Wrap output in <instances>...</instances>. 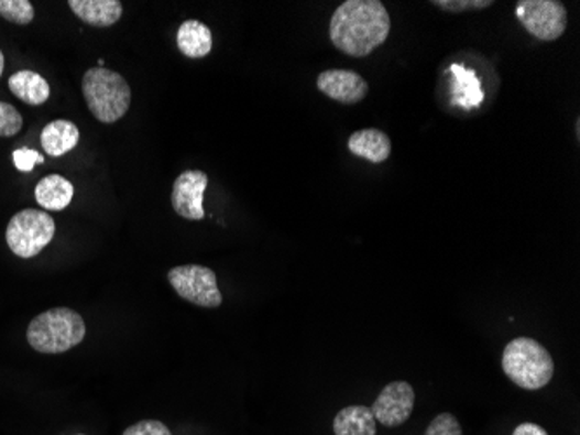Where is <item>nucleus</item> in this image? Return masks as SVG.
<instances>
[{
	"label": "nucleus",
	"mask_w": 580,
	"mask_h": 435,
	"mask_svg": "<svg viewBox=\"0 0 580 435\" xmlns=\"http://www.w3.org/2000/svg\"><path fill=\"white\" fill-rule=\"evenodd\" d=\"M77 435H84V434H77Z\"/></svg>",
	"instance_id": "bb28decb"
},
{
	"label": "nucleus",
	"mask_w": 580,
	"mask_h": 435,
	"mask_svg": "<svg viewBox=\"0 0 580 435\" xmlns=\"http://www.w3.org/2000/svg\"><path fill=\"white\" fill-rule=\"evenodd\" d=\"M431 6H437L447 13H466V11H480V9L494 6L492 0H433Z\"/></svg>",
	"instance_id": "412c9836"
},
{
	"label": "nucleus",
	"mask_w": 580,
	"mask_h": 435,
	"mask_svg": "<svg viewBox=\"0 0 580 435\" xmlns=\"http://www.w3.org/2000/svg\"><path fill=\"white\" fill-rule=\"evenodd\" d=\"M348 150L357 157L365 159L372 164H381L392 155V140L381 129H360L348 140Z\"/></svg>",
	"instance_id": "9b49d317"
},
{
	"label": "nucleus",
	"mask_w": 580,
	"mask_h": 435,
	"mask_svg": "<svg viewBox=\"0 0 580 435\" xmlns=\"http://www.w3.org/2000/svg\"><path fill=\"white\" fill-rule=\"evenodd\" d=\"M513 435H549L548 432L539 427L537 423H519Z\"/></svg>",
	"instance_id": "393cba45"
},
{
	"label": "nucleus",
	"mask_w": 580,
	"mask_h": 435,
	"mask_svg": "<svg viewBox=\"0 0 580 435\" xmlns=\"http://www.w3.org/2000/svg\"><path fill=\"white\" fill-rule=\"evenodd\" d=\"M167 279L177 295L197 307L218 308L222 303L215 270L203 265L174 267Z\"/></svg>",
	"instance_id": "0eeeda50"
},
{
	"label": "nucleus",
	"mask_w": 580,
	"mask_h": 435,
	"mask_svg": "<svg viewBox=\"0 0 580 435\" xmlns=\"http://www.w3.org/2000/svg\"><path fill=\"white\" fill-rule=\"evenodd\" d=\"M336 435H377L374 413L366 406H348L333 418Z\"/></svg>",
	"instance_id": "f3484780"
},
{
	"label": "nucleus",
	"mask_w": 580,
	"mask_h": 435,
	"mask_svg": "<svg viewBox=\"0 0 580 435\" xmlns=\"http://www.w3.org/2000/svg\"><path fill=\"white\" fill-rule=\"evenodd\" d=\"M502 369L515 385L539 390L548 385L555 374L551 354L534 338H515L502 352Z\"/></svg>",
	"instance_id": "7ed1b4c3"
},
{
	"label": "nucleus",
	"mask_w": 580,
	"mask_h": 435,
	"mask_svg": "<svg viewBox=\"0 0 580 435\" xmlns=\"http://www.w3.org/2000/svg\"><path fill=\"white\" fill-rule=\"evenodd\" d=\"M56 233L53 216L41 209H23L9 220L6 242L20 258H33L47 248Z\"/></svg>",
	"instance_id": "39448f33"
},
{
	"label": "nucleus",
	"mask_w": 580,
	"mask_h": 435,
	"mask_svg": "<svg viewBox=\"0 0 580 435\" xmlns=\"http://www.w3.org/2000/svg\"><path fill=\"white\" fill-rule=\"evenodd\" d=\"M9 89L17 96L18 100L26 105L46 104L50 100L51 87L42 75L32 70H20L9 77Z\"/></svg>",
	"instance_id": "dca6fc26"
},
{
	"label": "nucleus",
	"mask_w": 580,
	"mask_h": 435,
	"mask_svg": "<svg viewBox=\"0 0 580 435\" xmlns=\"http://www.w3.org/2000/svg\"><path fill=\"white\" fill-rule=\"evenodd\" d=\"M176 42L186 58H206L212 51V32L203 21L186 20L177 30Z\"/></svg>",
	"instance_id": "ddd939ff"
},
{
	"label": "nucleus",
	"mask_w": 580,
	"mask_h": 435,
	"mask_svg": "<svg viewBox=\"0 0 580 435\" xmlns=\"http://www.w3.org/2000/svg\"><path fill=\"white\" fill-rule=\"evenodd\" d=\"M416 406V390L408 382L387 383L371 407L375 422L386 427H398L411 418Z\"/></svg>",
	"instance_id": "6e6552de"
},
{
	"label": "nucleus",
	"mask_w": 580,
	"mask_h": 435,
	"mask_svg": "<svg viewBox=\"0 0 580 435\" xmlns=\"http://www.w3.org/2000/svg\"><path fill=\"white\" fill-rule=\"evenodd\" d=\"M84 100L92 116L103 124L120 121L131 107V87L119 72L95 67L84 74Z\"/></svg>",
	"instance_id": "20e7f679"
},
{
	"label": "nucleus",
	"mask_w": 580,
	"mask_h": 435,
	"mask_svg": "<svg viewBox=\"0 0 580 435\" xmlns=\"http://www.w3.org/2000/svg\"><path fill=\"white\" fill-rule=\"evenodd\" d=\"M14 166L21 173H30L33 167L44 162V157L39 154L37 150L32 149H18L13 152Z\"/></svg>",
	"instance_id": "5701e85b"
},
{
	"label": "nucleus",
	"mask_w": 580,
	"mask_h": 435,
	"mask_svg": "<svg viewBox=\"0 0 580 435\" xmlns=\"http://www.w3.org/2000/svg\"><path fill=\"white\" fill-rule=\"evenodd\" d=\"M2 72H4V53L0 51V77H2Z\"/></svg>",
	"instance_id": "a878e982"
},
{
	"label": "nucleus",
	"mask_w": 580,
	"mask_h": 435,
	"mask_svg": "<svg viewBox=\"0 0 580 435\" xmlns=\"http://www.w3.org/2000/svg\"><path fill=\"white\" fill-rule=\"evenodd\" d=\"M74 199V185L62 174H50L35 187V200L46 211H63Z\"/></svg>",
	"instance_id": "4468645a"
},
{
	"label": "nucleus",
	"mask_w": 580,
	"mask_h": 435,
	"mask_svg": "<svg viewBox=\"0 0 580 435\" xmlns=\"http://www.w3.org/2000/svg\"><path fill=\"white\" fill-rule=\"evenodd\" d=\"M424 435H462L461 423L450 413H441L429 423Z\"/></svg>",
	"instance_id": "4be33fe9"
},
{
	"label": "nucleus",
	"mask_w": 580,
	"mask_h": 435,
	"mask_svg": "<svg viewBox=\"0 0 580 435\" xmlns=\"http://www.w3.org/2000/svg\"><path fill=\"white\" fill-rule=\"evenodd\" d=\"M68 6L75 17L96 29L116 25L124 13L120 0H70Z\"/></svg>",
	"instance_id": "f8f14e48"
},
{
	"label": "nucleus",
	"mask_w": 580,
	"mask_h": 435,
	"mask_svg": "<svg viewBox=\"0 0 580 435\" xmlns=\"http://www.w3.org/2000/svg\"><path fill=\"white\" fill-rule=\"evenodd\" d=\"M209 178L204 171H185L177 176L171 194L176 215L182 216L185 220L198 221L206 218L204 211V194H206Z\"/></svg>",
	"instance_id": "1a4fd4ad"
},
{
	"label": "nucleus",
	"mask_w": 580,
	"mask_h": 435,
	"mask_svg": "<svg viewBox=\"0 0 580 435\" xmlns=\"http://www.w3.org/2000/svg\"><path fill=\"white\" fill-rule=\"evenodd\" d=\"M79 140V128L66 119L50 122L46 128L42 129V149L51 157H62V155L68 154L70 150L77 146Z\"/></svg>",
	"instance_id": "2eb2a0df"
},
{
	"label": "nucleus",
	"mask_w": 580,
	"mask_h": 435,
	"mask_svg": "<svg viewBox=\"0 0 580 435\" xmlns=\"http://www.w3.org/2000/svg\"><path fill=\"white\" fill-rule=\"evenodd\" d=\"M122 435H173L169 428L165 427L164 423L158 420H143V422L134 423L131 427L125 428Z\"/></svg>",
	"instance_id": "b1692460"
},
{
	"label": "nucleus",
	"mask_w": 580,
	"mask_h": 435,
	"mask_svg": "<svg viewBox=\"0 0 580 435\" xmlns=\"http://www.w3.org/2000/svg\"><path fill=\"white\" fill-rule=\"evenodd\" d=\"M23 128V117L17 108L0 101V138L17 137Z\"/></svg>",
	"instance_id": "aec40b11"
},
{
	"label": "nucleus",
	"mask_w": 580,
	"mask_h": 435,
	"mask_svg": "<svg viewBox=\"0 0 580 435\" xmlns=\"http://www.w3.org/2000/svg\"><path fill=\"white\" fill-rule=\"evenodd\" d=\"M392 18L381 0H346L330 18L333 47L351 58H365L383 46Z\"/></svg>",
	"instance_id": "f257e3e1"
},
{
	"label": "nucleus",
	"mask_w": 580,
	"mask_h": 435,
	"mask_svg": "<svg viewBox=\"0 0 580 435\" xmlns=\"http://www.w3.org/2000/svg\"><path fill=\"white\" fill-rule=\"evenodd\" d=\"M86 323L79 312L72 308H51L30 323L26 340L41 354H65L86 338Z\"/></svg>",
	"instance_id": "f03ea898"
},
{
	"label": "nucleus",
	"mask_w": 580,
	"mask_h": 435,
	"mask_svg": "<svg viewBox=\"0 0 580 435\" xmlns=\"http://www.w3.org/2000/svg\"><path fill=\"white\" fill-rule=\"evenodd\" d=\"M317 87L330 100L341 105H357L365 100L369 83L362 75L344 68H332L318 75Z\"/></svg>",
	"instance_id": "9d476101"
},
{
	"label": "nucleus",
	"mask_w": 580,
	"mask_h": 435,
	"mask_svg": "<svg viewBox=\"0 0 580 435\" xmlns=\"http://www.w3.org/2000/svg\"><path fill=\"white\" fill-rule=\"evenodd\" d=\"M516 17L523 29L543 42L558 41L568 25V13L560 0H519Z\"/></svg>",
	"instance_id": "423d86ee"
},
{
	"label": "nucleus",
	"mask_w": 580,
	"mask_h": 435,
	"mask_svg": "<svg viewBox=\"0 0 580 435\" xmlns=\"http://www.w3.org/2000/svg\"><path fill=\"white\" fill-rule=\"evenodd\" d=\"M0 17L17 25H29L35 18V9L30 0H0Z\"/></svg>",
	"instance_id": "6ab92c4d"
},
{
	"label": "nucleus",
	"mask_w": 580,
	"mask_h": 435,
	"mask_svg": "<svg viewBox=\"0 0 580 435\" xmlns=\"http://www.w3.org/2000/svg\"><path fill=\"white\" fill-rule=\"evenodd\" d=\"M453 74V104L461 105L464 108L478 107L482 104L483 95L482 86L478 80L477 75L473 70L462 67V65H452L450 67Z\"/></svg>",
	"instance_id": "a211bd4d"
}]
</instances>
